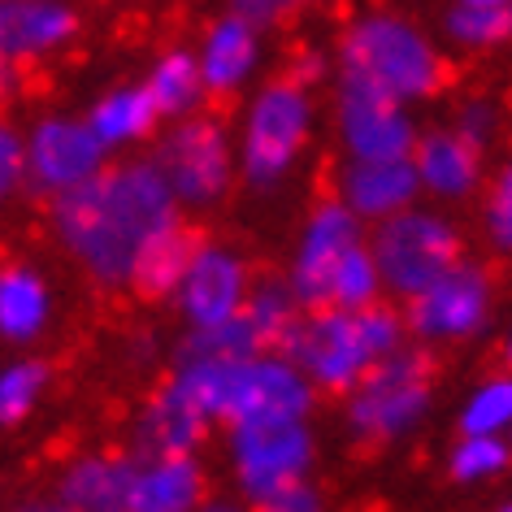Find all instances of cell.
Segmentation results:
<instances>
[{
    "label": "cell",
    "instance_id": "obj_5",
    "mask_svg": "<svg viewBox=\"0 0 512 512\" xmlns=\"http://www.w3.org/2000/svg\"><path fill=\"white\" fill-rule=\"evenodd\" d=\"M430 408V361L421 352H391L352 387L348 426L365 443H391L421 426Z\"/></svg>",
    "mask_w": 512,
    "mask_h": 512
},
{
    "label": "cell",
    "instance_id": "obj_10",
    "mask_svg": "<svg viewBox=\"0 0 512 512\" xmlns=\"http://www.w3.org/2000/svg\"><path fill=\"white\" fill-rule=\"evenodd\" d=\"M339 139L352 161L413 157L417 126L404 100L356 79H339Z\"/></svg>",
    "mask_w": 512,
    "mask_h": 512
},
{
    "label": "cell",
    "instance_id": "obj_41",
    "mask_svg": "<svg viewBox=\"0 0 512 512\" xmlns=\"http://www.w3.org/2000/svg\"><path fill=\"white\" fill-rule=\"evenodd\" d=\"M196 512H243L239 504H200Z\"/></svg>",
    "mask_w": 512,
    "mask_h": 512
},
{
    "label": "cell",
    "instance_id": "obj_9",
    "mask_svg": "<svg viewBox=\"0 0 512 512\" xmlns=\"http://www.w3.org/2000/svg\"><path fill=\"white\" fill-rule=\"evenodd\" d=\"M165 183L178 196V204H191V209H204V204L222 200L230 178H235V152H230V135L217 118H204V113H191V118H178L170 131H165L157 157Z\"/></svg>",
    "mask_w": 512,
    "mask_h": 512
},
{
    "label": "cell",
    "instance_id": "obj_29",
    "mask_svg": "<svg viewBox=\"0 0 512 512\" xmlns=\"http://www.w3.org/2000/svg\"><path fill=\"white\" fill-rule=\"evenodd\" d=\"M300 309L304 304L296 300L291 283H261L256 291H248V300H243V313L252 317L256 330H261L265 348H278V343L287 339V330L300 322Z\"/></svg>",
    "mask_w": 512,
    "mask_h": 512
},
{
    "label": "cell",
    "instance_id": "obj_7",
    "mask_svg": "<svg viewBox=\"0 0 512 512\" xmlns=\"http://www.w3.org/2000/svg\"><path fill=\"white\" fill-rule=\"evenodd\" d=\"M230 460L235 478L252 504H265L278 491L304 482L313 465V434L304 417H256L230 426Z\"/></svg>",
    "mask_w": 512,
    "mask_h": 512
},
{
    "label": "cell",
    "instance_id": "obj_34",
    "mask_svg": "<svg viewBox=\"0 0 512 512\" xmlns=\"http://www.w3.org/2000/svg\"><path fill=\"white\" fill-rule=\"evenodd\" d=\"M18 183H27V135L0 118V200L14 196Z\"/></svg>",
    "mask_w": 512,
    "mask_h": 512
},
{
    "label": "cell",
    "instance_id": "obj_16",
    "mask_svg": "<svg viewBox=\"0 0 512 512\" xmlns=\"http://www.w3.org/2000/svg\"><path fill=\"white\" fill-rule=\"evenodd\" d=\"M209 430V413L191 400L183 382H170L148 400L135 421V452L144 456H191Z\"/></svg>",
    "mask_w": 512,
    "mask_h": 512
},
{
    "label": "cell",
    "instance_id": "obj_6",
    "mask_svg": "<svg viewBox=\"0 0 512 512\" xmlns=\"http://www.w3.org/2000/svg\"><path fill=\"white\" fill-rule=\"evenodd\" d=\"M369 248L378 256L387 291L408 296V300H413L417 291H426L443 270H452L460 261L456 226L430 209H413V204L395 217H382Z\"/></svg>",
    "mask_w": 512,
    "mask_h": 512
},
{
    "label": "cell",
    "instance_id": "obj_4",
    "mask_svg": "<svg viewBox=\"0 0 512 512\" xmlns=\"http://www.w3.org/2000/svg\"><path fill=\"white\" fill-rule=\"evenodd\" d=\"M313 135V96L296 79L265 83L243 113L239 165L252 187H278Z\"/></svg>",
    "mask_w": 512,
    "mask_h": 512
},
{
    "label": "cell",
    "instance_id": "obj_13",
    "mask_svg": "<svg viewBox=\"0 0 512 512\" xmlns=\"http://www.w3.org/2000/svg\"><path fill=\"white\" fill-rule=\"evenodd\" d=\"M352 243H361V217L343 200L317 204L300 235L296 265H291V291L304 309H326L330 304V278H335V265Z\"/></svg>",
    "mask_w": 512,
    "mask_h": 512
},
{
    "label": "cell",
    "instance_id": "obj_17",
    "mask_svg": "<svg viewBox=\"0 0 512 512\" xmlns=\"http://www.w3.org/2000/svg\"><path fill=\"white\" fill-rule=\"evenodd\" d=\"M421 178L413 157L395 161H348L339 178V200L361 217V222H382V217L404 213L417 200Z\"/></svg>",
    "mask_w": 512,
    "mask_h": 512
},
{
    "label": "cell",
    "instance_id": "obj_27",
    "mask_svg": "<svg viewBox=\"0 0 512 512\" xmlns=\"http://www.w3.org/2000/svg\"><path fill=\"white\" fill-rule=\"evenodd\" d=\"M443 35L456 48H499L512 40V5H469V0H456L443 14Z\"/></svg>",
    "mask_w": 512,
    "mask_h": 512
},
{
    "label": "cell",
    "instance_id": "obj_18",
    "mask_svg": "<svg viewBox=\"0 0 512 512\" xmlns=\"http://www.w3.org/2000/svg\"><path fill=\"white\" fill-rule=\"evenodd\" d=\"M196 61H200L209 96H235L256 74V66H261V31L248 27L235 14H222L204 31Z\"/></svg>",
    "mask_w": 512,
    "mask_h": 512
},
{
    "label": "cell",
    "instance_id": "obj_44",
    "mask_svg": "<svg viewBox=\"0 0 512 512\" xmlns=\"http://www.w3.org/2000/svg\"><path fill=\"white\" fill-rule=\"evenodd\" d=\"M296 5H313V0H296Z\"/></svg>",
    "mask_w": 512,
    "mask_h": 512
},
{
    "label": "cell",
    "instance_id": "obj_22",
    "mask_svg": "<svg viewBox=\"0 0 512 512\" xmlns=\"http://www.w3.org/2000/svg\"><path fill=\"white\" fill-rule=\"evenodd\" d=\"M157 122H161V113H157V105H152L144 83L113 87V92L100 96L92 105V113H87V126H92L96 139L109 152L113 148H131V144H139V139H148L152 131H157Z\"/></svg>",
    "mask_w": 512,
    "mask_h": 512
},
{
    "label": "cell",
    "instance_id": "obj_8",
    "mask_svg": "<svg viewBox=\"0 0 512 512\" xmlns=\"http://www.w3.org/2000/svg\"><path fill=\"white\" fill-rule=\"evenodd\" d=\"M278 348L309 374L313 387H326V391H352L378 361L365 339L361 313L335 309V304L300 317Z\"/></svg>",
    "mask_w": 512,
    "mask_h": 512
},
{
    "label": "cell",
    "instance_id": "obj_26",
    "mask_svg": "<svg viewBox=\"0 0 512 512\" xmlns=\"http://www.w3.org/2000/svg\"><path fill=\"white\" fill-rule=\"evenodd\" d=\"M256 352H265V339H261V330L252 326V317L239 309L235 317H226V322L191 326L178 361H243V356H256Z\"/></svg>",
    "mask_w": 512,
    "mask_h": 512
},
{
    "label": "cell",
    "instance_id": "obj_14",
    "mask_svg": "<svg viewBox=\"0 0 512 512\" xmlns=\"http://www.w3.org/2000/svg\"><path fill=\"white\" fill-rule=\"evenodd\" d=\"M174 300L191 326L226 322L248 300V270L235 252L217 248V243H196L183 283L174 287Z\"/></svg>",
    "mask_w": 512,
    "mask_h": 512
},
{
    "label": "cell",
    "instance_id": "obj_25",
    "mask_svg": "<svg viewBox=\"0 0 512 512\" xmlns=\"http://www.w3.org/2000/svg\"><path fill=\"white\" fill-rule=\"evenodd\" d=\"M191 252H196V239H191L183 226L165 230L161 239H152L148 248L139 252L131 283L144 291V296H174V287L183 283V274L191 265Z\"/></svg>",
    "mask_w": 512,
    "mask_h": 512
},
{
    "label": "cell",
    "instance_id": "obj_36",
    "mask_svg": "<svg viewBox=\"0 0 512 512\" xmlns=\"http://www.w3.org/2000/svg\"><path fill=\"white\" fill-rule=\"evenodd\" d=\"M291 5H296V0H226V14L243 18L256 31H270V27H278V22L287 18Z\"/></svg>",
    "mask_w": 512,
    "mask_h": 512
},
{
    "label": "cell",
    "instance_id": "obj_20",
    "mask_svg": "<svg viewBox=\"0 0 512 512\" xmlns=\"http://www.w3.org/2000/svg\"><path fill=\"white\" fill-rule=\"evenodd\" d=\"M204 504V473L196 456H144L135 465L131 512H196Z\"/></svg>",
    "mask_w": 512,
    "mask_h": 512
},
{
    "label": "cell",
    "instance_id": "obj_28",
    "mask_svg": "<svg viewBox=\"0 0 512 512\" xmlns=\"http://www.w3.org/2000/svg\"><path fill=\"white\" fill-rule=\"evenodd\" d=\"M387 291L382 283V270H378V256L374 248H365V243H352L348 252H343V261L335 265V278H330V304L335 309H369V304H378V296Z\"/></svg>",
    "mask_w": 512,
    "mask_h": 512
},
{
    "label": "cell",
    "instance_id": "obj_30",
    "mask_svg": "<svg viewBox=\"0 0 512 512\" xmlns=\"http://www.w3.org/2000/svg\"><path fill=\"white\" fill-rule=\"evenodd\" d=\"M44 387H48V369L40 361L0 365V426H18L40 404Z\"/></svg>",
    "mask_w": 512,
    "mask_h": 512
},
{
    "label": "cell",
    "instance_id": "obj_39",
    "mask_svg": "<svg viewBox=\"0 0 512 512\" xmlns=\"http://www.w3.org/2000/svg\"><path fill=\"white\" fill-rule=\"evenodd\" d=\"M18 79H22V74H18V61H0V100L18 92Z\"/></svg>",
    "mask_w": 512,
    "mask_h": 512
},
{
    "label": "cell",
    "instance_id": "obj_1",
    "mask_svg": "<svg viewBox=\"0 0 512 512\" xmlns=\"http://www.w3.org/2000/svg\"><path fill=\"white\" fill-rule=\"evenodd\" d=\"M53 226L96 283L126 287L135 278L139 252L178 226V196L157 161H131L57 191Z\"/></svg>",
    "mask_w": 512,
    "mask_h": 512
},
{
    "label": "cell",
    "instance_id": "obj_37",
    "mask_svg": "<svg viewBox=\"0 0 512 512\" xmlns=\"http://www.w3.org/2000/svg\"><path fill=\"white\" fill-rule=\"evenodd\" d=\"M256 508L261 512H326L322 495H317L313 486H304V482L287 486V491H278L274 499H265V504H256Z\"/></svg>",
    "mask_w": 512,
    "mask_h": 512
},
{
    "label": "cell",
    "instance_id": "obj_19",
    "mask_svg": "<svg viewBox=\"0 0 512 512\" xmlns=\"http://www.w3.org/2000/svg\"><path fill=\"white\" fill-rule=\"evenodd\" d=\"M413 165H417L421 191H430L439 200H465L482 183V148H473L456 131L417 135Z\"/></svg>",
    "mask_w": 512,
    "mask_h": 512
},
{
    "label": "cell",
    "instance_id": "obj_3",
    "mask_svg": "<svg viewBox=\"0 0 512 512\" xmlns=\"http://www.w3.org/2000/svg\"><path fill=\"white\" fill-rule=\"evenodd\" d=\"M339 79L369 83L404 105H417L443 87V57L417 22L369 9L348 22L339 40Z\"/></svg>",
    "mask_w": 512,
    "mask_h": 512
},
{
    "label": "cell",
    "instance_id": "obj_43",
    "mask_svg": "<svg viewBox=\"0 0 512 512\" xmlns=\"http://www.w3.org/2000/svg\"><path fill=\"white\" fill-rule=\"evenodd\" d=\"M504 352H508V365H512V335H508V348Z\"/></svg>",
    "mask_w": 512,
    "mask_h": 512
},
{
    "label": "cell",
    "instance_id": "obj_11",
    "mask_svg": "<svg viewBox=\"0 0 512 512\" xmlns=\"http://www.w3.org/2000/svg\"><path fill=\"white\" fill-rule=\"evenodd\" d=\"M109 148L96 139L87 118H44L27 135V183L35 191H70L105 170Z\"/></svg>",
    "mask_w": 512,
    "mask_h": 512
},
{
    "label": "cell",
    "instance_id": "obj_31",
    "mask_svg": "<svg viewBox=\"0 0 512 512\" xmlns=\"http://www.w3.org/2000/svg\"><path fill=\"white\" fill-rule=\"evenodd\" d=\"M465 434H504L512 430V378H491L469 395L465 413H460Z\"/></svg>",
    "mask_w": 512,
    "mask_h": 512
},
{
    "label": "cell",
    "instance_id": "obj_35",
    "mask_svg": "<svg viewBox=\"0 0 512 512\" xmlns=\"http://www.w3.org/2000/svg\"><path fill=\"white\" fill-rule=\"evenodd\" d=\"M452 131L460 139H469L473 148H486L499 135V109L491 105V100H465V105L456 109V126H452Z\"/></svg>",
    "mask_w": 512,
    "mask_h": 512
},
{
    "label": "cell",
    "instance_id": "obj_32",
    "mask_svg": "<svg viewBox=\"0 0 512 512\" xmlns=\"http://www.w3.org/2000/svg\"><path fill=\"white\" fill-rule=\"evenodd\" d=\"M508 465V443L504 434H465L452 452V478L456 482H482L495 478Z\"/></svg>",
    "mask_w": 512,
    "mask_h": 512
},
{
    "label": "cell",
    "instance_id": "obj_42",
    "mask_svg": "<svg viewBox=\"0 0 512 512\" xmlns=\"http://www.w3.org/2000/svg\"><path fill=\"white\" fill-rule=\"evenodd\" d=\"M469 5H512V0H469Z\"/></svg>",
    "mask_w": 512,
    "mask_h": 512
},
{
    "label": "cell",
    "instance_id": "obj_2",
    "mask_svg": "<svg viewBox=\"0 0 512 512\" xmlns=\"http://www.w3.org/2000/svg\"><path fill=\"white\" fill-rule=\"evenodd\" d=\"M178 382L209 421H256V417H309L313 382L291 356H243V361H178Z\"/></svg>",
    "mask_w": 512,
    "mask_h": 512
},
{
    "label": "cell",
    "instance_id": "obj_40",
    "mask_svg": "<svg viewBox=\"0 0 512 512\" xmlns=\"http://www.w3.org/2000/svg\"><path fill=\"white\" fill-rule=\"evenodd\" d=\"M18 512H74V508H66V504H27V508H18Z\"/></svg>",
    "mask_w": 512,
    "mask_h": 512
},
{
    "label": "cell",
    "instance_id": "obj_33",
    "mask_svg": "<svg viewBox=\"0 0 512 512\" xmlns=\"http://www.w3.org/2000/svg\"><path fill=\"white\" fill-rule=\"evenodd\" d=\"M486 235L499 252H512V157L499 165L491 200H486Z\"/></svg>",
    "mask_w": 512,
    "mask_h": 512
},
{
    "label": "cell",
    "instance_id": "obj_23",
    "mask_svg": "<svg viewBox=\"0 0 512 512\" xmlns=\"http://www.w3.org/2000/svg\"><path fill=\"white\" fill-rule=\"evenodd\" d=\"M144 87H148L152 105H157V113L165 122H178V118L200 113L204 96H209L204 74H200V61H196V53H187V48H170V53H161L157 61H152Z\"/></svg>",
    "mask_w": 512,
    "mask_h": 512
},
{
    "label": "cell",
    "instance_id": "obj_15",
    "mask_svg": "<svg viewBox=\"0 0 512 512\" xmlns=\"http://www.w3.org/2000/svg\"><path fill=\"white\" fill-rule=\"evenodd\" d=\"M79 9L70 0H0V61H40L74 44Z\"/></svg>",
    "mask_w": 512,
    "mask_h": 512
},
{
    "label": "cell",
    "instance_id": "obj_12",
    "mask_svg": "<svg viewBox=\"0 0 512 512\" xmlns=\"http://www.w3.org/2000/svg\"><path fill=\"white\" fill-rule=\"evenodd\" d=\"M486 313H491V283H486V274L478 265L456 261L452 270H443L426 291L413 296L408 326L430 343H447L482 330Z\"/></svg>",
    "mask_w": 512,
    "mask_h": 512
},
{
    "label": "cell",
    "instance_id": "obj_38",
    "mask_svg": "<svg viewBox=\"0 0 512 512\" xmlns=\"http://www.w3.org/2000/svg\"><path fill=\"white\" fill-rule=\"evenodd\" d=\"M326 74H330V57L317 53V48H300V53L291 57V74H287V79H296L300 87H313V83H322Z\"/></svg>",
    "mask_w": 512,
    "mask_h": 512
},
{
    "label": "cell",
    "instance_id": "obj_24",
    "mask_svg": "<svg viewBox=\"0 0 512 512\" xmlns=\"http://www.w3.org/2000/svg\"><path fill=\"white\" fill-rule=\"evenodd\" d=\"M48 326V287L35 270H0V339L31 343Z\"/></svg>",
    "mask_w": 512,
    "mask_h": 512
},
{
    "label": "cell",
    "instance_id": "obj_45",
    "mask_svg": "<svg viewBox=\"0 0 512 512\" xmlns=\"http://www.w3.org/2000/svg\"><path fill=\"white\" fill-rule=\"evenodd\" d=\"M504 512H512V508H504Z\"/></svg>",
    "mask_w": 512,
    "mask_h": 512
},
{
    "label": "cell",
    "instance_id": "obj_21",
    "mask_svg": "<svg viewBox=\"0 0 512 512\" xmlns=\"http://www.w3.org/2000/svg\"><path fill=\"white\" fill-rule=\"evenodd\" d=\"M135 460L126 456H83L61 478V504L74 512H131Z\"/></svg>",
    "mask_w": 512,
    "mask_h": 512
}]
</instances>
